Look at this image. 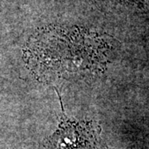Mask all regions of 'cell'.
<instances>
[{"label": "cell", "mask_w": 149, "mask_h": 149, "mask_svg": "<svg viewBox=\"0 0 149 149\" xmlns=\"http://www.w3.org/2000/svg\"><path fill=\"white\" fill-rule=\"evenodd\" d=\"M95 141V129L90 123L62 119L59 129L42 149H92Z\"/></svg>", "instance_id": "1"}]
</instances>
